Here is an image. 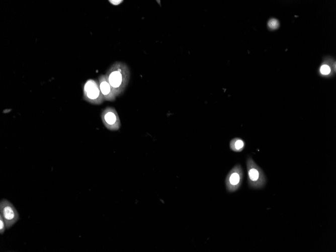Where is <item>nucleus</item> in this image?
I'll use <instances>...</instances> for the list:
<instances>
[{"label":"nucleus","mask_w":336,"mask_h":252,"mask_svg":"<svg viewBox=\"0 0 336 252\" xmlns=\"http://www.w3.org/2000/svg\"><path fill=\"white\" fill-rule=\"evenodd\" d=\"M6 225L2 216L0 215V234H3L6 229Z\"/></svg>","instance_id":"obj_11"},{"label":"nucleus","mask_w":336,"mask_h":252,"mask_svg":"<svg viewBox=\"0 0 336 252\" xmlns=\"http://www.w3.org/2000/svg\"><path fill=\"white\" fill-rule=\"evenodd\" d=\"M101 92L106 101L113 102L116 100V96L113 89L108 81L105 74L101 75L98 78Z\"/></svg>","instance_id":"obj_7"},{"label":"nucleus","mask_w":336,"mask_h":252,"mask_svg":"<svg viewBox=\"0 0 336 252\" xmlns=\"http://www.w3.org/2000/svg\"><path fill=\"white\" fill-rule=\"evenodd\" d=\"M101 119L105 127L110 131H117L121 127V122L116 110L107 107L103 110Z\"/></svg>","instance_id":"obj_5"},{"label":"nucleus","mask_w":336,"mask_h":252,"mask_svg":"<svg viewBox=\"0 0 336 252\" xmlns=\"http://www.w3.org/2000/svg\"><path fill=\"white\" fill-rule=\"evenodd\" d=\"M109 2L113 5L117 6L122 3L123 1H109Z\"/></svg>","instance_id":"obj_12"},{"label":"nucleus","mask_w":336,"mask_h":252,"mask_svg":"<svg viewBox=\"0 0 336 252\" xmlns=\"http://www.w3.org/2000/svg\"><path fill=\"white\" fill-rule=\"evenodd\" d=\"M279 26V22L275 19H272L268 22V26L271 29H276Z\"/></svg>","instance_id":"obj_9"},{"label":"nucleus","mask_w":336,"mask_h":252,"mask_svg":"<svg viewBox=\"0 0 336 252\" xmlns=\"http://www.w3.org/2000/svg\"><path fill=\"white\" fill-rule=\"evenodd\" d=\"M83 99L94 105H100L105 101L98 80L89 79L86 81L83 87Z\"/></svg>","instance_id":"obj_3"},{"label":"nucleus","mask_w":336,"mask_h":252,"mask_svg":"<svg viewBox=\"0 0 336 252\" xmlns=\"http://www.w3.org/2000/svg\"><path fill=\"white\" fill-rule=\"evenodd\" d=\"M330 68L327 65H323L320 68V72L322 75H328L330 73Z\"/></svg>","instance_id":"obj_10"},{"label":"nucleus","mask_w":336,"mask_h":252,"mask_svg":"<svg viewBox=\"0 0 336 252\" xmlns=\"http://www.w3.org/2000/svg\"><path fill=\"white\" fill-rule=\"evenodd\" d=\"M248 183L254 189L263 188L266 184V178L263 170L248 156L246 160Z\"/></svg>","instance_id":"obj_2"},{"label":"nucleus","mask_w":336,"mask_h":252,"mask_svg":"<svg viewBox=\"0 0 336 252\" xmlns=\"http://www.w3.org/2000/svg\"><path fill=\"white\" fill-rule=\"evenodd\" d=\"M1 215L4 220L7 229L11 228L19 219V214L14 206L6 199L0 202Z\"/></svg>","instance_id":"obj_4"},{"label":"nucleus","mask_w":336,"mask_h":252,"mask_svg":"<svg viewBox=\"0 0 336 252\" xmlns=\"http://www.w3.org/2000/svg\"><path fill=\"white\" fill-rule=\"evenodd\" d=\"M243 180V170L239 164H236L228 173L225 179L226 190L229 192L236 191Z\"/></svg>","instance_id":"obj_6"},{"label":"nucleus","mask_w":336,"mask_h":252,"mask_svg":"<svg viewBox=\"0 0 336 252\" xmlns=\"http://www.w3.org/2000/svg\"><path fill=\"white\" fill-rule=\"evenodd\" d=\"M229 146L232 151L240 152L244 148L245 142L240 138H234L230 141Z\"/></svg>","instance_id":"obj_8"},{"label":"nucleus","mask_w":336,"mask_h":252,"mask_svg":"<svg viewBox=\"0 0 336 252\" xmlns=\"http://www.w3.org/2000/svg\"><path fill=\"white\" fill-rule=\"evenodd\" d=\"M116 97L123 94L128 84L130 72L127 65L121 61H116L108 69L105 74Z\"/></svg>","instance_id":"obj_1"}]
</instances>
